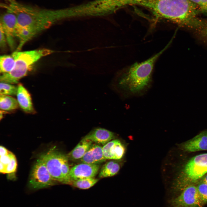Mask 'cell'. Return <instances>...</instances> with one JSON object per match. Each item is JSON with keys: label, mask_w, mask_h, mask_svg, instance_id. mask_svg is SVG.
Returning <instances> with one entry per match:
<instances>
[{"label": "cell", "mask_w": 207, "mask_h": 207, "mask_svg": "<svg viewBox=\"0 0 207 207\" xmlns=\"http://www.w3.org/2000/svg\"><path fill=\"white\" fill-rule=\"evenodd\" d=\"M53 52L46 48L14 52L11 55L15 61L14 68L10 72L3 74L0 76L1 82L11 84L18 83L32 69L33 66L36 62Z\"/></svg>", "instance_id": "3"}, {"label": "cell", "mask_w": 207, "mask_h": 207, "mask_svg": "<svg viewBox=\"0 0 207 207\" xmlns=\"http://www.w3.org/2000/svg\"><path fill=\"white\" fill-rule=\"evenodd\" d=\"M181 147L184 151L188 152L207 150V130L183 143Z\"/></svg>", "instance_id": "11"}, {"label": "cell", "mask_w": 207, "mask_h": 207, "mask_svg": "<svg viewBox=\"0 0 207 207\" xmlns=\"http://www.w3.org/2000/svg\"><path fill=\"white\" fill-rule=\"evenodd\" d=\"M174 207H202L204 205L197 187L189 185L183 190L180 195L172 201Z\"/></svg>", "instance_id": "8"}, {"label": "cell", "mask_w": 207, "mask_h": 207, "mask_svg": "<svg viewBox=\"0 0 207 207\" xmlns=\"http://www.w3.org/2000/svg\"><path fill=\"white\" fill-rule=\"evenodd\" d=\"M114 137V134L107 129L101 128L95 129L83 138L93 143L104 145Z\"/></svg>", "instance_id": "13"}, {"label": "cell", "mask_w": 207, "mask_h": 207, "mask_svg": "<svg viewBox=\"0 0 207 207\" xmlns=\"http://www.w3.org/2000/svg\"><path fill=\"white\" fill-rule=\"evenodd\" d=\"M64 154L53 147L39 157L44 162L53 179L63 184H64V180L62 173V164Z\"/></svg>", "instance_id": "6"}, {"label": "cell", "mask_w": 207, "mask_h": 207, "mask_svg": "<svg viewBox=\"0 0 207 207\" xmlns=\"http://www.w3.org/2000/svg\"><path fill=\"white\" fill-rule=\"evenodd\" d=\"M0 46L1 48L3 49L5 48L6 46V43L7 42V41L4 32L2 28L0 27Z\"/></svg>", "instance_id": "24"}, {"label": "cell", "mask_w": 207, "mask_h": 207, "mask_svg": "<svg viewBox=\"0 0 207 207\" xmlns=\"http://www.w3.org/2000/svg\"><path fill=\"white\" fill-rule=\"evenodd\" d=\"M98 180L94 177L84 178L71 180L68 184L80 189H87L93 186Z\"/></svg>", "instance_id": "19"}, {"label": "cell", "mask_w": 207, "mask_h": 207, "mask_svg": "<svg viewBox=\"0 0 207 207\" xmlns=\"http://www.w3.org/2000/svg\"><path fill=\"white\" fill-rule=\"evenodd\" d=\"M200 179V181L204 182L207 184V173L203 176Z\"/></svg>", "instance_id": "27"}, {"label": "cell", "mask_w": 207, "mask_h": 207, "mask_svg": "<svg viewBox=\"0 0 207 207\" xmlns=\"http://www.w3.org/2000/svg\"><path fill=\"white\" fill-rule=\"evenodd\" d=\"M18 26L16 16L8 10L2 14L0 16V27L5 35L7 43L11 50L16 47L15 38Z\"/></svg>", "instance_id": "7"}, {"label": "cell", "mask_w": 207, "mask_h": 207, "mask_svg": "<svg viewBox=\"0 0 207 207\" xmlns=\"http://www.w3.org/2000/svg\"><path fill=\"white\" fill-rule=\"evenodd\" d=\"M202 4L201 9L207 13V0H201Z\"/></svg>", "instance_id": "26"}, {"label": "cell", "mask_w": 207, "mask_h": 207, "mask_svg": "<svg viewBox=\"0 0 207 207\" xmlns=\"http://www.w3.org/2000/svg\"><path fill=\"white\" fill-rule=\"evenodd\" d=\"M103 155L106 159L118 160L123 156L125 149L118 139L111 141L102 147Z\"/></svg>", "instance_id": "12"}, {"label": "cell", "mask_w": 207, "mask_h": 207, "mask_svg": "<svg viewBox=\"0 0 207 207\" xmlns=\"http://www.w3.org/2000/svg\"><path fill=\"white\" fill-rule=\"evenodd\" d=\"M191 1L197 5H198L201 8L202 4L201 1V0H189Z\"/></svg>", "instance_id": "28"}, {"label": "cell", "mask_w": 207, "mask_h": 207, "mask_svg": "<svg viewBox=\"0 0 207 207\" xmlns=\"http://www.w3.org/2000/svg\"><path fill=\"white\" fill-rule=\"evenodd\" d=\"M170 0H130L133 6L142 7L150 11L156 19H166Z\"/></svg>", "instance_id": "9"}, {"label": "cell", "mask_w": 207, "mask_h": 207, "mask_svg": "<svg viewBox=\"0 0 207 207\" xmlns=\"http://www.w3.org/2000/svg\"><path fill=\"white\" fill-rule=\"evenodd\" d=\"M106 160L103 154L102 147L98 144L93 143L80 161L82 163L99 164Z\"/></svg>", "instance_id": "14"}, {"label": "cell", "mask_w": 207, "mask_h": 207, "mask_svg": "<svg viewBox=\"0 0 207 207\" xmlns=\"http://www.w3.org/2000/svg\"><path fill=\"white\" fill-rule=\"evenodd\" d=\"M120 168V164L117 162L113 160L107 162L101 167L99 177L103 178L113 176L117 173Z\"/></svg>", "instance_id": "17"}, {"label": "cell", "mask_w": 207, "mask_h": 207, "mask_svg": "<svg viewBox=\"0 0 207 207\" xmlns=\"http://www.w3.org/2000/svg\"><path fill=\"white\" fill-rule=\"evenodd\" d=\"M0 156H3L7 154L9 152L5 147L1 146L0 147Z\"/></svg>", "instance_id": "25"}, {"label": "cell", "mask_w": 207, "mask_h": 207, "mask_svg": "<svg viewBox=\"0 0 207 207\" xmlns=\"http://www.w3.org/2000/svg\"><path fill=\"white\" fill-rule=\"evenodd\" d=\"M99 168V164L85 163L75 165L70 169L69 183L72 180L95 177L97 174Z\"/></svg>", "instance_id": "10"}, {"label": "cell", "mask_w": 207, "mask_h": 207, "mask_svg": "<svg viewBox=\"0 0 207 207\" xmlns=\"http://www.w3.org/2000/svg\"><path fill=\"white\" fill-rule=\"evenodd\" d=\"M19 104L17 99L10 96L1 95L0 108L1 110L9 111L18 108Z\"/></svg>", "instance_id": "18"}, {"label": "cell", "mask_w": 207, "mask_h": 207, "mask_svg": "<svg viewBox=\"0 0 207 207\" xmlns=\"http://www.w3.org/2000/svg\"><path fill=\"white\" fill-rule=\"evenodd\" d=\"M114 3H115V1H114ZM115 7H116V6H115Z\"/></svg>", "instance_id": "29"}, {"label": "cell", "mask_w": 207, "mask_h": 207, "mask_svg": "<svg viewBox=\"0 0 207 207\" xmlns=\"http://www.w3.org/2000/svg\"><path fill=\"white\" fill-rule=\"evenodd\" d=\"M207 173V153L192 158L185 165L183 177L177 184L178 189L182 190L187 186L193 185Z\"/></svg>", "instance_id": "4"}, {"label": "cell", "mask_w": 207, "mask_h": 207, "mask_svg": "<svg viewBox=\"0 0 207 207\" xmlns=\"http://www.w3.org/2000/svg\"><path fill=\"white\" fill-rule=\"evenodd\" d=\"M17 166V162L15 156H13L10 162L5 167V173L11 174L15 172Z\"/></svg>", "instance_id": "23"}, {"label": "cell", "mask_w": 207, "mask_h": 207, "mask_svg": "<svg viewBox=\"0 0 207 207\" xmlns=\"http://www.w3.org/2000/svg\"><path fill=\"white\" fill-rule=\"evenodd\" d=\"M170 43L162 50L143 62L135 63L125 72L119 82L120 86L132 93L139 92L149 84L154 64L168 47Z\"/></svg>", "instance_id": "2"}, {"label": "cell", "mask_w": 207, "mask_h": 207, "mask_svg": "<svg viewBox=\"0 0 207 207\" xmlns=\"http://www.w3.org/2000/svg\"><path fill=\"white\" fill-rule=\"evenodd\" d=\"M93 143L90 140L83 138L67 155L68 160H76L81 158L93 144Z\"/></svg>", "instance_id": "16"}, {"label": "cell", "mask_w": 207, "mask_h": 207, "mask_svg": "<svg viewBox=\"0 0 207 207\" xmlns=\"http://www.w3.org/2000/svg\"></svg>", "instance_id": "30"}, {"label": "cell", "mask_w": 207, "mask_h": 207, "mask_svg": "<svg viewBox=\"0 0 207 207\" xmlns=\"http://www.w3.org/2000/svg\"><path fill=\"white\" fill-rule=\"evenodd\" d=\"M2 5L17 16L16 37L19 41L17 50L18 51H20L27 42L67 16L66 9L42 8L23 4L16 0H9Z\"/></svg>", "instance_id": "1"}, {"label": "cell", "mask_w": 207, "mask_h": 207, "mask_svg": "<svg viewBox=\"0 0 207 207\" xmlns=\"http://www.w3.org/2000/svg\"><path fill=\"white\" fill-rule=\"evenodd\" d=\"M15 61L12 56L3 55L0 57V71L1 73L4 74L11 71L14 68Z\"/></svg>", "instance_id": "20"}, {"label": "cell", "mask_w": 207, "mask_h": 207, "mask_svg": "<svg viewBox=\"0 0 207 207\" xmlns=\"http://www.w3.org/2000/svg\"><path fill=\"white\" fill-rule=\"evenodd\" d=\"M44 162L39 158L31 170L29 180V185L33 189L47 188L55 184Z\"/></svg>", "instance_id": "5"}, {"label": "cell", "mask_w": 207, "mask_h": 207, "mask_svg": "<svg viewBox=\"0 0 207 207\" xmlns=\"http://www.w3.org/2000/svg\"><path fill=\"white\" fill-rule=\"evenodd\" d=\"M0 93L1 95L14 96L16 95L18 87L12 84L1 82Z\"/></svg>", "instance_id": "21"}, {"label": "cell", "mask_w": 207, "mask_h": 207, "mask_svg": "<svg viewBox=\"0 0 207 207\" xmlns=\"http://www.w3.org/2000/svg\"><path fill=\"white\" fill-rule=\"evenodd\" d=\"M17 87L16 95L19 106L25 112L34 113V110L29 92L21 84H19Z\"/></svg>", "instance_id": "15"}, {"label": "cell", "mask_w": 207, "mask_h": 207, "mask_svg": "<svg viewBox=\"0 0 207 207\" xmlns=\"http://www.w3.org/2000/svg\"><path fill=\"white\" fill-rule=\"evenodd\" d=\"M196 187L200 198L204 204L207 203V184L200 181Z\"/></svg>", "instance_id": "22"}]
</instances>
